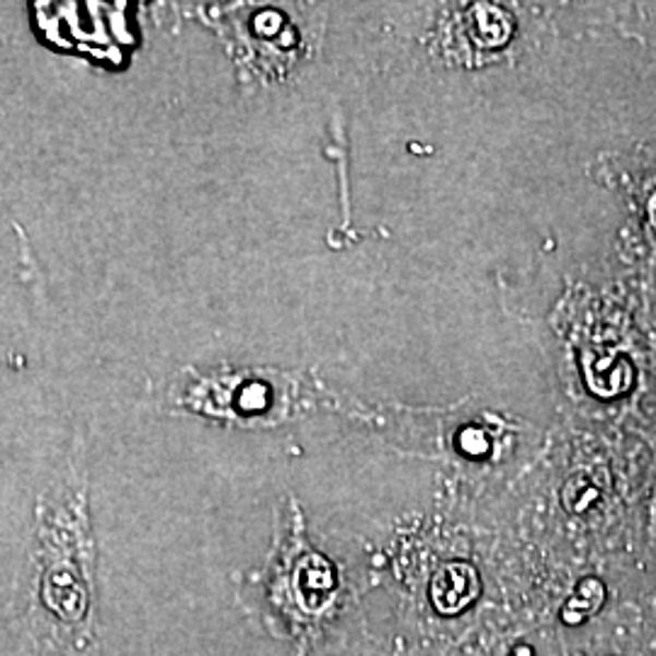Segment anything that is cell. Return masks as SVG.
Returning a JSON list of instances; mask_svg holds the SVG:
<instances>
[{"instance_id": "6da1fadb", "label": "cell", "mask_w": 656, "mask_h": 656, "mask_svg": "<svg viewBox=\"0 0 656 656\" xmlns=\"http://www.w3.org/2000/svg\"><path fill=\"white\" fill-rule=\"evenodd\" d=\"M267 600L279 618L289 620V632L299 640V656H305L311 625L336 600V574L326 559L297 545L279 562Z\"/></svg>"}, {"instance_id": "7a4b0ae2", "label": "cell", "mask_w": 656, "mask_h": 656, "mask_svg": "<svg viewBox=\"0 0 656 656\" xmlns=\"http://www.w3.org/2000/svg\"><path fill=\"white\" fill-rule=\"evenodd\" d=\"M481 594L477 569L467 562H450L430 584V600L440 616H457L467 610Z\"/></svg>"}, {"instance_id": "3957f363", "label": "cell", "mask_w": 656, "mask_h": 656, "mask_svg": "<svg viewBox=\"0 0 656 656\" xmlns=\"http://www.w3.org/2000/svg\"><path fill=\"white\" fill-rule=\"evenodd\" d=\"M581 368H584L588 390L600 399L625 394L634 382V368L628 355L586 350L581 358Z\"/></svg>"}, {"instance_id": "277c9868", "label": "cell", "mask_w": 656, "mask_h": 656, "mask_svg": "<svg viewBox=\"0 0 656 656\" xmlns=\"http://www.w3.org/2000/svg\"><path fill=\"white\" fill-rule=\"evenodd\" d=\"M606 584L598 576H586L581 579L572 598L566 600L564 608L559 610V618H562L564 625H581V622H586L588 618H594L596 612L604 608L606 604Z\"/></svg>"}, {"instance_id": "5b68a950", "label": "cell", "mask_w": 656, "mask_h": 656, "mask_svg": "<svg viewBox=\"0 0 656 656\" xmlns=\"http://www.w3.org/2000/svg\"><path fill=\"white\" fill-rule=\"evenodd\" d=\"M472 29L477 45L487 49H499L513 37V17L499 5H475L472 8Z\"/></svg>"}, {"instance_id": "8992f818", "label": "cell", "mask_w": 656, "mask_h": 656, "mask_svg": "<svg viewBox=\"0 0 656 656\" xmlns=\"http://www.w3.org/2000/svg\"><path fill=\"white\" fill-rule=\"evenodd\" d=\"M598 499H600L598 481L591 475H586V472H579V475L569 477L562 489V505L574 515L588 511V505L596 503Z\"/></svg>"}, {"instance_id": "52a82bcc", "label": "cell", "mask_w": 656, "mask_h": 656, "mask_svg": "<svg viewBox=\"0 0 656 656\" xmlns=\"http://www.w3.org/2000/svg\"><path fill=\"white\" fill-rule=\"evenodd\" d=\"M457 443H460V450H465V453L472 457H481L489 453V438L484 436L481 428H475V426L462 430Z\"/></svg>"}, {"instance_id": "ba28073f", "label": "cell", "mask_w": 656, "mask_h": 656, "mask_svg": "<svg viewBox=\"0 0 656 656\" xmlns=\"http://www.w3.org/2000/svg\"><path fill=\"white\" fill-rule=\"evenodd\" d=\"M649 217H652V224L656 227V195L652 198V204H649Z\"/></svg>"}]
</instances>
